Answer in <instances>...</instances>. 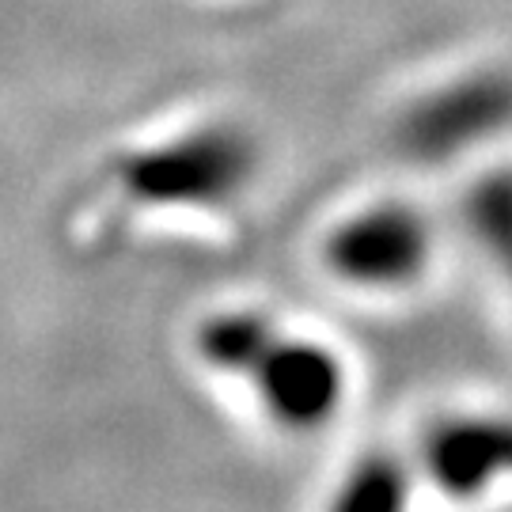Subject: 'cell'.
Instances as JSON below:
<instances>
[{"instance_id": "6", "label": "cell", "mask_w": 512, "mask_h": 512, "mask_svg": "<svg viewBox=\"0 0 512 512\" xmlns=\"http://www.w3.org/2000/svg\"><path fill=\"white\" fill-rule=\"evenodd\" d=\"M463 220L497 274L512 285V167H497L467 190Z\"/></svg>"}, {"instance_id": "1", "label": "cell", "mask_w": 512, "mask_h": 512, "mask_svg": "<svg viewBox=\"0 0 512 512\" xmlns=\"http://www.w3.org/2000/svg\"><path fill=\"white\" fill-rule=\"evenodd\" d=\"M198 357L224 376H243L270 418L289 429L330 421L346 395V368L327 346L285 334L258 311H220L205 319Z\"/></svg>"}, {"instance_id": "3", "label": "cell", "mask_w": 512, "mask_h": 512, "mask_svg": "<svg viewBox=\"0 0 512 512\" xmlns=\"http://www.w3.org/2000/svg\"><path fill=\"white\" fill-rule=\"evenodd\" d=\"M512 126V73L475 69L437 92L414 99L395 126V141L410 160L444 164Z\"/></svg>"}, {"instance_id": "7", "label": "cell", "mask_w": 512, "mask_h": 512, "mask_svg": "<svg viewBox=\"0 0 512 512\" xmlns=\"http://www.w3.org/2000/svg\"><path fill=\"white\" fill-rule=\"evenodd\" d=\"M410 482L391 456H365L330 497V512H406Z\"/></svg>"}, {"instance_id": "4", "label": "cell", "mask_w": 512, "mask_h": 512, "mask_svg": "<svg viewBox=\"0 0 512 512\" xmlns=\"http://www.w3.org/2000/svg\"><path fill=\"white\" fill-rule=\"evenodd\" d=\"M429 224L410 205L380 202L342 220L327 239V266L365 289L410 285L429 262Z\"/></svg>"}, {"instance_id": "5", "label": "cell", "mask_w": 512, "mask_h": 512, "mask_svg": "<svg viewBox=\"0 0 512 512\" xmlns=\"http://www.w3.org/2000/svg\"><path fill=\"white\" fill-rule=\"evenodd\" d=\"M425 467L448 497H478L512 478V418H456L429 433Z\"/></svg>"}, {"instance_id": "2", "label": "cell", "mask_w": 512, "mask_h": 512, "mask_svg": "<svg viewBox=\"0 0 512 512\" xmlns=\"http://www.w3.org/2000/svg\"><path fill=\"white\" fill-rule=\"evenodd\" d=\"M258 148L247 129L232 122L190 129L175 141L129 152L110 164L114 183L129 202L220 209L243 198L255 183Z\"/></svg>"}]
</instances>
